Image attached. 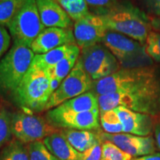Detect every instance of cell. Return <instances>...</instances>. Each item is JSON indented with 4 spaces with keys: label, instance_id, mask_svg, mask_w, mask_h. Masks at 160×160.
<instances>
[{
    "label": "cell",
    "instance_id": "cell-1",
    "mask_svg": "<svg viewBox=\"0 0 160 160\" xmlns=\"http://www.w3.org/2000/svg\"><path fill=\"white\" fill-rule=\"evenodd\" d=\"M91 91L100 96L112 93H129L151 107H160V78L153 67L122 68L93 82Z\"/></svg>",
    "mask_w": 160,
    "mask_h": 160
},
{
    "label": "cell",
    "instance_id": "cell-2",
    "mask_svg": "<svg viewBox=\"0 0 160 160\" xmlns=\"http://www.w3.org/2000/svg\"><path fill=\"white\" fill-rule=\"evenodd\" d=\"M50 77L47 71L31 65L17 88L10 96L21 109L39 113L45 111L51 97Z\"/></svg>",
    "mask_w": 160,
    "mask_h": 160
},
{
    "label": "cell",
    "instance_id": "cell-3",
    "mask_svg": "<svg viewBox=\"0 0 160 160\" xmlns=\"http://www.w3.org/2000/svg\"><path fill=\"white\" fill-rule=\"evenodd\" d=\"M102 18L108 31L127 36L142 45L146 42L152 29L148 17L128 3L118 4Z\"/></svg>",
    "mask_w": 160,
    "mask_h": 160
},
{
    "label": "cell",
    "instance_id": "cell-4",
    "mask_svg": "<svg viewBox=\"0 0 160 160\" xmlns=\"http://www.w3.org/2000/svg\"><path fill=\"white\" fill-rule=\"evenodd\" d=\"M35 53L28 47L13 43L0 60V91L11 96L31 68Z\"/></svg>",
    "mask_w": 160,
    "mask_h": 160
},
{
    "label": "cell",
    "instance_id": "cell-5",
    "mask_svg": "<svg viewBox=\"0 0 160 160\" xmlns=\"http://www.w3.org/2000/svg\"><path fill=\"white\" fill-rule=\"evenodd\" d=\"M102 43L117 58L123 68L151 66V59L145 51V46L122 33L108 31Z\"/></svg>",
    "mask_w": 160,
    "mask_h": 160
},
{
    "label": "cell",
    "instance_id": "cell-6",
    "mask_svg": "<svg viewBox=\"0 0 160 160\" xmlns=\"http://www.w3.org/2000/svg\"><path fill=\"white\" fill-rule=\"evenodd\" d=\"M7 27L13 43L31 48L36 38L45 28L40 19L36 0H25Z\"/></svg>",
    "mask_w": 160,
    "mask_h": 160
},
{
    "label": "cell",
    "instance_id": "cell-7",
    "mask_svg": "<svg viewBox=\"0 0 160 160\" xmlns=\"http://www.w3.org/2000/svg\"><path fill=\"white\" fill-rule=\"evenodd\" d=\"M79 60L93 82L109 77L121 68L117 58L102 43L82 49Z\"/></svg>",
    "mask_w": 160,
    "mask_h": 160
},
{
    "label": "cell",
    "instance_id": "cell-8",
    "mask_svg": "<svg viewBox=\"0 0 160 160\" xmlns=\"http://www.w3.org/2000/svg\"><path fill=\"white\" fill-rule=\"evenodd\" d=\"M11 131L16 139L26 145L43 140L59 129L39 116L17 112L12 113Z\"/></svg>",
    "mask_w": 160,
    "mask_h": 160
},
{
    "label": "cell",
    "instance_id": "cell-9",
    "mask_svg": "<svg viewBox=\"0 0 160 160\" xmlns=\"http://www.w3.org/2000/svg\"><path fill=\"white\" fill-rule=\"evenodd\" d=\"M93 82L78 59L71 73L63 79L57 91L52 93L46 105L45 111L57 108L68 100L90 91Z\"/></svg>",
    "mask_w": 160,
    "mask_h": 160
},
{
    "label": "cell",
    "instance_id": "cell-10",
    "mask_svg": "<svg viewBox=\"0 0 160 160\" xmlns=\"http://www.w3.org/2000/svg\"><path fill=\"white\" fill-rule=\"evenodd\" d=\"M46 119L57 128L98 131L100 127L99 110L73 113L53 108L46 113Z\"/></svg>",
    "mask_w": 160,
    "mask_h": 160
},
{
    "label": "cell",
    "instance_id": "cell-11",
    "mask_svg": "<svg viewBox=\"0 0 160 160\" xmlns=\"http://www.w3.org/2000/svg\"><path fill=\"white\" fill-rule=\"evenodd\" d=\"M107 32L102 17L91 13L75 22L73 25L76 44L80 50L102 43Z\"/></svg>",
    "mask_w": 160,
    "mask_h": 160
},
{
    "label": "cell",
    "instance_id": "cell-12",
    "mask_svg": "<svg viewBox=\"0 0 160 160\" xmlns=\"http://www.w3.org/2000/svg\"><path fill=\"white\" fill-rule=\"evenodd\" d=\"M68 45H77L71 28H46L36 38L30 48L35 54H42Z\"/></svg>",
    "mask_w": 160,
    "mask_h": 160
},
{
    "label": "cell",
    "instance_id": "cell-13",
    "mask_svg": "<svg viewBox=\"0 0 160 160\" xmlns=\"http://www.w3.org/2000/svg\"><path fill=\"white\" fill-rule=\"evenodd\" d=\"M119 116L123 128V133L139 137L150 136L154 129L155 118L124 107L113 109Z\"/></svg>",
    "mask_w": 160,
    "mask_h": 160
},
{
    "label": "cell",
    "instance_id": "cell-14",
    "mask_svg": "<svg viewBox=\"0 0 160 160\" xmlns=\"http://www.w3.org/2000/svg\"><path fill=\"white\" fill-rule=\"evenodd\" d=\"M36 2L44 27L71 28L73 20L57 0H36Z\"/></svg>",
    "mask_w": 160,
    "mask_h": 160
},
{
    "label": "cell",
    "instance_id": "cell-15",
    "mask_svg": "<svg viewBox=\"0 0 160 160\" xmlns=\"http://www.w3.org/2000/svg\"><path fill=\"white\" fill-rule=\"evenodd\" d=\"M42 141L49 151L59 160L82 159V153H79L72 147L61 131L45 137Z\"/></svg>",
    "mask_w": 160,
    "mask_h": 160
},
{
    "label": "cell",
    "instance_id": "cell-16",
    "mask_svg": "<svg viewBox=\"0 0 160 160\" xmlns=\"http://www.w3.org/2000/svg\"><path fill=\"white\" fill-rule=\"evenodd\" d=\"M102 142H110L132 157H142L143 137L130 133H108L99 132Z\"/></svg>",
    "mask_w": 160,
    "mask_h": 160
},
{
    "label": "cell",
    "instance_id": "cell-17",
    "mask_svg": "<svg viewBox=\"0 0 160 160\" xmlns=\"http://www.w3.org/2000/svg\"><path fill=\"white\" fill-rule=\"evenodd\" d=\"M61 132L72 147L79 153H84L94 145L102 143L99 133L71 129H62Z\"/></svg>",
    "mask_w": 160,
    "mask_h": 160
},
{
    "label": "cell",
    "instance_id": "cell-18",
    "mask_svg": "<svg viewBox=\"0 0 160 160\" xmlns=\"http://www.w3.org/2000/svg\"><path fill=\"white\" fill-rule=\"evenodd\" d=\"M54 108L61 111L73 113H82L99 110L97 96L91 91L68 100Z\"/></svg>",
    "mask_w": 160,
    "mask_h": 160
},
{
    "label": "cell",
    "instance_id": "cell-19",
    "mask_svg": "<svg viewBox=\"0 0 160 160\" xmlns=\"http://www.w3.org/2000/svg\"><path fill=\"white\" fill-rule=\"evenodd\" d=\"M79 49L77 45H68L61 46L42 54H35L31 65L48 71L70 53Z\"/></svg>",
    "mask_w": 160,
    "mask_h": 160
},
{
    "label": "cell",
    "instance_id": "cell-20",
    "mask_svg": "<svg viewBox=\"0 0 160 160\" xmlns=\"http://www.w3.org/2000/svg\"><path fill=\"white\" fill-rule=\"evenodd\" d=\"M80 52H81V50L79 49L70 53L62 60H61L59 63L46 71L49 77L56 78V79L63 81V79L71 73L77 64L79 59Z\"/></svg>",
    "mask_w": 160,
    "mask_h": 160
},
{
    "label": "cell",
    "instance_id": "cell-21",
    "mask_svg": "<svg viewBox=\"0 0 160 160\" xmlns=\"http://www.w3.org/2000/svg\"><path fill=\"white\" fill-rule=\"evenodd\" d=\"M0 160H30L27 145L17 139L12 140L0 152Z\"/></svg>",
    "mask_w": 160,
    "mask_h": 160
},
{
    "label": "cell",
    "instance_id": "cell-22",
    "mask_svg": "<svg viewBox=\"0 0 160 160\" xmlns=\"http://www.w3.org/2000/svg\"><path fill=\"white\" fill-rule=\"evenodd\" d=\"M73 22H77L91 13L85 0H57Z\"/></svg>",
    "mask_w": 160,
    "mask_h": 160
},
{
    "label": "cell",
    "instance_id": "cell-23",
    "mask_svg": "<svg viewBox=\"0 0 160 160\" xmlns=\"http://www.w3.org/2000/svg\"><path fill=\"white\" fill-rule=\"evenodd\" d=\"M99 119L102 127L105 133H123V128L119 116L114 110L107 111H99Z\"/></svg>",
    "mask_w": 160,
    "mask_h": 160
},
{
    "label": "cell",
    "instance_id": "cell-24",
    "mask_svg": "<svg viewBox=\"0 0 160 160\" xmlns=\"http://www.w3.org/2000/svg\"><path fill=\"white\" fill-rule=\"evenodd\" d=\"M25 0H3L0 2V25L7 27Z\"/></svg>",
    "mask_w": 160,
    "mask_h": 160
},
{
    "label": "cell",
    "instance_id": "cell-25",
    "mask_svg": "<svg viewBox=\"0 0 160 160\" xmlns=\"http://www.w3.org/2000/svg\"><path fill=\"white\" fill-rule=\"evenodd\" d=\"M12 113L5 108H0V148L5 146L13 136L11 131Z\"/></svg>",
    "mask_w": 160,
    "mask_h": 160
},
{
    "label": "cell",
    "instance_id": "cell-26",
    "mask_svg": "<svg viewBox=\"0 0 160 160\" xmlns=\"http://www.w3.org/2000/svg\"><path fill=\"white\" fill-rule=\"evenodd\" d=\"M102 160H133V157L114 144L104 142L102 143Z\"/></svg>",
    "mask_w": 160,
    "mask_h": 160
},
{
    "label": "cell",
    "instance_id": "cell-27",
    "mask_svg": "<svg viewBox=\"0 0 160 160\" xmlns=\"http://www.w3.org/2000/svg\"><path fill=\"white\" fill-rule=\"evenodd\" d=\"M27 147L30 160H59L49 151L42 140L29 143Z\"/></svg>",
    "mask_w": 160,
    "mask_h": 160
},
{
    "label": "cell",
    "instance_id": "cell-28",
    "mask_svg": "<svg viewBox=\"0 0 160 160\" xmlns=\"http://www.w3.org/2000/svg\"><path fill=\"white\" fill-rule=\"evenodd\" d=\"M91 13L102 17L112 11L118 4L117 0H85Z\"/></svg>",
    "mask_w": 160,
    "mask_h": 160
},
{
    "label": "cell",
    "instance_id": "cell-29",
    "mask_svg": "<svg viewBox=\"0 0 160 160\" xmlns=\"http://www.w3.org/2000/svg\"><path fill=\"white\" fill-rule=\"evenodd\" d=\"M145 51L148 56L157 62H160V33L151 31L148 36Z\"/></svg>",
    "mask_w": 160,
    "mask_h": 160
},
{
    "label": "cell",
    "instance_id": "cell-30",
    "mask_svg": "<svg viewBox=\"0 0 160 160\" xmlns=\"http://www.w3.org/2000/svg\"><path fill=\"white\" fill-rule=\"evenodd\" d=\"M81 160H102V144H98L82 153Z\"/></svg>",
    "mask_w": 160,
    "mask_h": 160
},
{
    "label": "cell",
    "instance_id": "cell-31",
    "mask_svg": "<svg viewBox=\"0 0 160 160\" xmlns=\"http://www.w3.org/2000/svg\"><path fill=\"white\" fill-rule=\"evenodd\" d=\"M11 44V36L5 28L0 25V57L8 51Z\"/></svg>",
    "mask_w": 160,
    "mask_h": 160
},
{
    "label": "cell",
    "instance_id": "cell-32",
    "mask_svg": "<svg viewBox=\"0 0 160 160\" xmlns=\"http://www.w3.org/2000/svg\"><path fill=\"white\" fill-rule=\"evenodd\" d=\"M148 11L153 16L160 15V0H145Z\"/></svg>",
    "mask_w": 160,
    "mask_h": 160
},
{
    "label": "cell",
    "instance_id": "cell-33",
    "mask_svg": "<svg viewBox=\"0 0 160 160\" xmlns=\"http://www.w3.org/2000/svg\"><path fill=\"white\" fill-rule=\"evenodd\" d=\"M148 19L149 22L151 24V28L153 30V31L160 33V15L148 17Z\"/></svg>",
    "mask_w": 160,
    "mask_h": 160
},
{
    "label": "cell",
    "instance_id": "cell-34",
    "mask_svg": "<svg viewBox=\"0 0 160 160\" xmlns=\"http://www.w3.org/2000/svg\"><path fill=\"white\" fill-rule=\"evenodd\" d=\"M153 131H154V137L157 147L160 151V117L155 119V125Z\"/></svg>",
    "mask_w": 160,
    "mask_h": 160
},
{
    "label": "cell",
    "instance_id": "cell-35",
    "mask_svg": "<svg viewBox=\"0 0 160 160\" xmlns=\"http://www.w3.org/2000/svg\"><path fill=\"white\" fill-rule=\"evenodd\" d=\"M61 80L56 79V78H50V85H49V89L50 92H51V95L53 92L57 91L58 88L59 87V85L62 83Z\"/></svg>",
    "mask_w": 160,
    "mask_h": 160
},
{
    "label": "cell",
    "instance_id": "cell-36",
    "mask_svg": "<svg viewBox=\"0 0 160 160\" xmlns=\"http://www.w3.org/2000/svg\"><path fill=\"white\" fill-rule=\"evenodd\" d=\"M137 160H160V153L156 152L153 154L143 156V157H140L139 158H137Z\"/></svg>",
    "mask_w": 160,
    "mask_h": 160
},
{
    "label": "cell",
    "instance_id": "cell-37",
    "mask_svg": "<svg viewBox=\"0 0 160 160\" xmlns=\"http://www.w3.org/2000/svg\"><path fill=\"white\" fill-rule=\"evenodd\" d=\"M133 160H137V159H133Z\"/></svg>",
    "mask_w": 160,
    "mask_h": 160
},
{
    "label": "cell",
    "instance_id": "cell-38",
    "mask_svg": "<svg viewBox=\"0 0 160 160\" xmlns=\"http://www.w3.org/2000/svg\"><path fill=\"white\" fill-rule=\"evenodd\" d=\"M1 1H3V0H0V2H1Z\"/></svg>",
    "mask_w": 160,
    "mask_h": 160
}]
</instances>
